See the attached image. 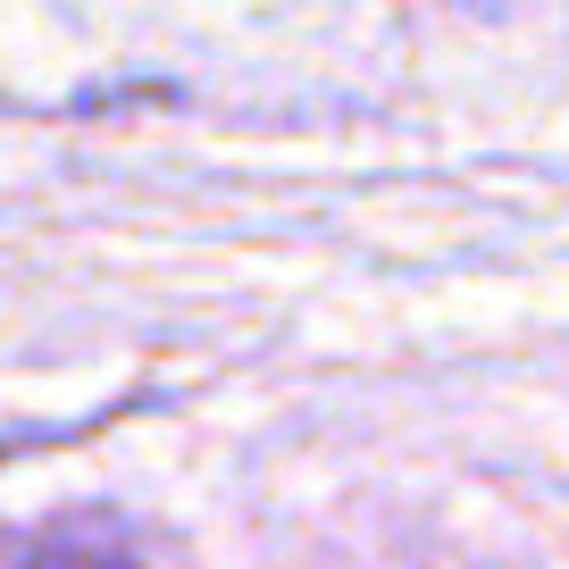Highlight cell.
I'll use <instances>...</instances> for the list:
<instances>
[{
  "label": "cell",
  "instance_id": "6da1fadb",
  "mask_svg": "<svg viewBox=\"0 0 569 569\" xmlns=\"http://www.w3.org/2000/svg\"><path fill=\"white\" fill-rule=\"evenodd\" d=\"M34 569H118V561H84V552H51V561H34Z\"/></svg>",
  "mask_w": 569,
  "mask_h": 569
}]
</instances>
